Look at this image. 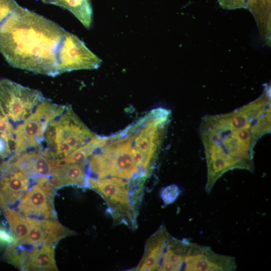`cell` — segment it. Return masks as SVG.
<instances>
[{
  "instance_id": "1",
  "label": "cell",
  "mask_w": 271,
  "mask_h": 271,
  "mask_svg": "<svg viewBox=\"0 0 271 271\" xmlns=\"http://www.w3.org/2000/svg\"><path fill=\"white\" fill-rule=\"evenodd\" d=\"M270 87H266L259 97L245 105L202 119L200 132L207 167V193L228 171H254V145L270 131Z\"/></svg>"
},
{
  "instance_id": "2",
  "label": "cell",
  "mask_w": 271,
  "mask_h": 271,
  "mask_svg": "<svg viewBox=\"0 0 271 271\" xmlns=\"http://www.w3.org/2000/svg\"><path fill=\"white\" fill-rule=\"evenodd\" d=\"M65 31L18 6L0 25V52L13 67L55 77L57 52Z\"/></svg>"
},
{
  "instance_id": "3",
  "label": "cell",
  "mask_w": 271,
  "mask_h": 271,
  "mask_svg": "<svg viewBox=\"0 0 271 271\" xmlns=\"http://www.w3.org/2000/svg\"><path fill=\"white\" fill-rule=\"evenodd\" d=\"M88 161L89 174L94 176L92 178L117 177L129 180L140 175L147 177L136 164L126 129L107 137L105 144Z\"/></svg>"
},
{
  "instance_id": "4",
  "label": "cell",
  "mask_w": 271,
  "mask_h": 271,
  "mask_svg": "<svg viewBox=\"0 0 271 271\" xmlns=\"http://www.w3.org/2000/svg\"><path fill=\"white\" fill-rule=\"evenodd\" d=\"M94 134L83 123L70 106L52 119L45 131V148L39 150L56 162L63 159L87 143Z\"/></svg>"
},
{
  "instance_id": "5",
  "label": "cell",
  "mask_w": 271,
  "mask_h": 271,
  "mask_svg": "<svg viewBox=\"0 0 271 271\" xmlns=\"http://www.w3.org/2000/svg\"><path fill=\"white\" fill-rule=\"evenodd\" d=\"M129 180L117 177L94 178L87 177V187L97 193L105 202L113 224H123L137 228L138 212L134 208L129 193Z\"/></svg>"
},
{
  "instance_id": "6",
  "label": "cell",
  "mask_w": 271,
  "mask_h": 271,
  "mask_svg": "<svg viewBox=\"0 0 271 271\" xmlns=\"http://www.w3.org/2000/svg\"><path fill=\"white\" fill-rule=\"evenodd\" d=\"M170 116L169 110L157 108L126 128L132 147L153 166L158 156Z\"/></svg>"
},
{
  "instance_id": "7",
  "label": "cell",
  "mask_w": 271,
  "mask_h": 271,
  "mask_svg": "<svg viewBox=\"0 0 271 271\" xmlns=\"http://www.w3.org/2000/svg\"><path fill=\"white\" fill-rule=\"evenodd\" d=\"M66 106L52 103L45 98L34 111L15 128L16 149L12 157H17L30 149H40L50 122L61 114Z\"/></svg>"
},
{
  "instance_id": "8",
  "label": "cell",
  "mask_w": 271,
  "mask_h": 271,
  "mask_svg": "<svg viewBox=\"0 0 271 271\" xmlns=\"http://www.w3.org/2000/svg\"><path fill=\"white\" fill-rule=\"evenodd\" d=\"M44 99L38 90L7 78L0 79V114L9 120L15 129Z\"/></svg>"
},
{
  "instance_id": "9",
  "label": "cell",
  "mask_w": 271,
  "mask_h": 271,
  "mask_svg": "<svg viewBox=\"0 0 271 271\" xmlns=\"http://www.w3.org/2000/svg\"><path fill=\"white\" fill-rule=\"evenodd\" d=\"M101 63L77 36L66 31L57 52L59 75L73 70L97 69Z\"/></svg>"
},
{
  "instance_id": "10",
  "label": "cell",
  "mask_w": 271,
  "mask_h": 271,
  "mask_svg": "<svg viewBox=\"0 0 271 271\" xmlns=\"http://www.w3.org/2000/svg\"><path fill=\"white\" fill-rule=\"evenodd\" d=\"M5 260L21 270H58L55 259L54 245L43 244L34 247L31 250L12 245L6 252Z\"/></svg>"
},
{
  "instance_id": "11",
  "label": "cell",
  "mask_w": 271,
  "mask_h": 271,
  "mask_svg": "<svg viewBox=\"0 0 271 271\" xmlns=\"http://www.w3.org/2000/svg\"><path fill=\"white\" fill-rule=\"evenodd\" d=\"M237 269L235 258L214 252L210 247L191 242L182 270L232 271Z\"/></svg>"
},
{
  "instance_id": "12",
  "label": "cell",
  "mask_w": 271,
  "mask_h": 271,
  "mask_svg": "<svg viewBox=\"0 0 271 271\" xmlns=\"http://www.w3.org/2000/svg\"><path fill=\"white\" fill-rule=\"evenodd\" d=\"M75 234L54 219L31 218L30 229L26 238L17 245L26 244L36 247L43 244L55 245L62 238Z\"/></svg>"
},
{
  "instance_id": "13",
  "label": "cell",
  "mask_w": 271,
  "mask_h": 271,
  "mask_svg": "<svg viewBox=\"0 0 271 271\" xmlns=\"http://www.w3.org/2000/svg\"><path fill=\"white\" fill-rule=\"evenodd\" d=\"M53 198L36 184L28 189L19 201L18 211L31 218L55 219Z\"/></svg>"
},
{
  "instance_id": "14",
  "label": "cell",
  "mask_w": 271,
  "mask_h": 271,
  "mask_svg": "<svg viewBox=\"0 0 271 271\" xmlns=\"http://www.w3.org/2000/svg\"><path fill=\"white\" fill-rule=\"evenodd\" d=\"M171 235L164 225L147 240L144 254L135 270H159L167 242Z\"/></svg>"
},
{
  "instance_id": "15",
  "label": "cell",
  "mask_w": 271,
  "mask_h": 271,
  "mask_svg": "<svg viewBox=\"0 0 271 271\" xmlns=\"http://www.w3.org/2000/svg\"><path fill=\"white\" fill-rule=\"evenodd\" d=\"M7 160L29 178L48 176L54 169V161L38 150L27 151Z\"/></svg>"
},
{
  "instance_id": "16",
  "label": "cell",
  "mask_w": 271,
  "mask_h": 271,
  "mask_svg": "<svg viewBox=\"0 0 271 271\" xmlns=\"http://www.w3.org/2000/svg\"><path fill=\"white\" fill-rule=\"evenodd\" d=\"M84 165L70 163L54 168L48 176L50 185L55 190L69 185L87 187V174Z\"/></svg>"
},
{
  "instance_id": "17",
  "label": "cell",
  "mask_w": 271,
  "mask_h": 271,
  "mask_svg": "<svg viewBox=\"0 0 271 271\" xmlns=\"http://www.w3.org/2000/svg\"><path fill=\"white\" fill-rule=\"evenodd\" d=\"M190 241L178 239L171 235L168 239L159 270H182Z\"/></svg>"
},
{
  "instance_id": "18",
  "label": "cell",
  "mask_w": 271,
  "mask_h": 271,
  "mask_svg": "<svg viewBox=\"0 0 271 271\" xmlns=\"http://www.w3.org/2000/svg\"><path fill=\"white\" fill-rule=\"evenodd\" d=\"M107 139V137L94 134L87 143L74 150L67 157L54 162V168L70 163L85 164L95 151L105 144Z\"/></svg>"
},
{
  "instance_id": "19",
  "label": "cell",
  "mask_w": 271,
  "mask_h": 271,
  "mask_svg": "<svg viewBox=\"0 0 271 271\" xmlns=\"http://www.w3.org/2000/svg\"><path fill=\"white\" fill-rule=\"evenodd\" d=\"M270 0H246V8L252 14L260 34L270 39Z\"/></svg>"
},
{
  "instance_id": "20",
  "label": "cell",
  "mask_w": 271,
  "mask_h": 271,
  "mask_svg": "<svg viewBox=\"0 0 271 271\" xmlns=\"http://www.w3.org/2000/svg\"><path fill=\"white\" fill-rule=\"evenodd\" d=\"M6 217L14 237L15 243L19 245L26 238L31 226V218L26 217L14 209H7L2 213Z\"/></svg>"
},
{
  "instance_id": "21",
  "label": "cell",
  "mask_w": 271,
  "mask_h": 271,
  "mask_svg": "<svg viewBox=\"0 0 271 271\" xmlns=\"http://www.w3.org/2000/svg\"><path fill=\"white\" fill-rule=\"evenodd\" d=\"M182 190L176 184L170 185L163 188L160 193V197L165 206L173 203L180 196Z\"/></svg>"
},
{
  "instance_id": "22",
  "label": "cell",
  "mask_w": 271,
  "mask_h": 271,
  "mask_svg": "<svg viewBox=\"0 0 271 271\" xmlns=\"http://www.w3.org/2000/svg\"><path fill=\"white\" fill-rule=\"evenodd\" d=\"M18 6L15 0H0V25Z\"/></svg>"
},
{
  "instance_id": "23",
  "label": "cell",
  "mask_w": 271,
  "mask_h": 271,
  "mask_svg": "<svg viewBox=\"0 0 271 271\" xmlns=\"http://www.w3.org/2000/svg\"><path fill=\"white\" fill-rule=\"evenodd\" d=\"M220 7L226 10L246 8V0H218Z\"/></svg>"
},
{
  "instance_id": "24",
  "label": "cell",
  "mask_w": 271,
  "mask_h": 271,
  "mask_svg": "<svg viewBox=\"0 0 271 271\" xmlns=\"http://www.w3.org/2000/svg\"><path fill=\"white\" fill-rule=\"evenodd\" d=\"M15 243V240L11 232L0 226V244L7 245L9 246Z\"/></svg>"
}]
</instances>
